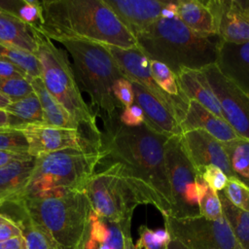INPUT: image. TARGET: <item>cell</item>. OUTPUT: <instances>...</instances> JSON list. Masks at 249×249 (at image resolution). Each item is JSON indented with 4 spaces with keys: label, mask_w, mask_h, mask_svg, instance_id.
I'll return each instance as SVG.
<instances>
[{
    "label": "cell",
    "mask_w": 249,
    "mask_h": 249,
    "mask_svg": "<svg viewBox=\"0 0 249 249\" xmlns=\"http://www.w3.org/2000/svg\"><path fill=\"white\" fill-rule=\"evenodd\" d=\"M119 114L103 119L102 157L96 169H107L124 179L138 195L142 204L154 205L169 216L172 197L165 168L164 146L169 138L148 124L128 127Z\"/></svg>",
    "instance_id": "obj_1"
},
{
    "label": "cell",
    "mask_w": 249,
    "mask_h": 249,
    "mask_svg": "<svg viewBox=\"0 0 249 249\" xmlns=\"http://www.w3.org/2000/svg\"><path fill=\"white\" fill-rule=\"evenodd\" d=\"M36 26L53 41L87 40L121 49H138L132 33L103 0H44Z\"/></svg>",
    "instance_id": "obj_2"
},
{
    "label": "cell",
    "mask_w": 249,
    "mask_h": 249,
    "mask_svg": "<svg viewBox=\"0 0 249 249\" xmlns=\"http://www.w3.org/2000/svg\"><path fill=\"white\" fill-rule=\"evenodd\" d=\"M134 37L144 55L175 75L185 69L200 71L217 61L220 38L197 34L176 17L160 18Z\"/></svg>",
    "instance_id": "obj_3"
},
{
    "label": "cell",
    "mask_w": 249,
    "mask_h": 249,
    "mask_svg": "<svg viewBox=\"0 0 249 249\" xmlns=\"http://www.w3.org/2000/svg\"><path fill=\"white\" fill-rule=\"evenodd\" d=\"M17 200L62 249H73L79 243L92 212L87 195L81 190H53Z\"/></svg>",
    "instance_id": "obj_4"
},
{
    "label": "cell",
    "mask_w": 249,
    "mask_h": 249,
    "mask_svg": "<svg viewBox=\"0 0 249 249\" xmlns=\"http://www.w3.org/2000/svg\"><path fill=\"white\" fill-rule=\"evenodd\" d=\"M72 58L74 74L81 90L86 91L103 119L123 110L115 99L112 88L116 80L124 78L115 59L102 44L87 40L59 42Z\"/></svg>",
    "instance_id": "obj_5"
},
{
    "label": "cell",
    "mask_w": 249,
    "mask_h": 249,
    "mask_svg": "<svg viewBox=\"0 0 249 249\" xmlns=\"http://www.w3.org/2000/svg\"><path fill=\"white\" fill-rule=\"evenodd\" d=\"M29 26L36 41V56L41 65V79L46 89L84 130L101 138L95 114L83 98L67 52L56 47L35 25Z\"/></svg>",
    "instance_id": "obj_6"
},
{
    "label": "cell",
    "mask_w": 249,
    "mask_h": 249,
    "mask_svg": "<svg viewBox=\"0 0 249 249\" xmlns=\"http://www.w3.org/2000/svg\"><path fill=\"white\" fill-rule=\"evenodd\" d=\"M101 157V149H66L34 159V166L21 197L60 189L84 191L95 173Z\"/></svg>",
    "instance_id": "obj_7"
},
{
    "label": "cell",
    "mask_w": 249,
    "mask_h": 249,
    "mask_svg": "<svg viewBox=\"0 0 249 249\" xmlns=\"http://www.w3.org/2000/svg\"><path fill=\"white\" fill-rule=\"evenodd\" d=\"M165 168L172 197L170 215L174 218L199 216V199L208 186L184 151L181 135L170 136L164 146Z\"/></svg>",
    "instance_id": "obj_8"
},
{
    "label": "cell",
    "mask_w": 249,
    "mask_h": 249,
    "mask_svg": "<svg viewBox=\"0 0 249 249\" xmlns=\"http://www.w3.org/2000/svg\"><path fill=\"white\" fill-rule=\"evenodd\" d=\"M84 192L93 213L111 222L131 221L134 209L142 204L134 190L107 169H96Z\"/></svg>",
    "instance_id": "obj_9"
},
{
    "label": "cell",
    "mask_w": 249,
    "mask_h": 249,
    "mask_svg": "<svg viewBox=\"0 0 249 249\" xmlns=\"http://www.w3.org/2000/svg\"><path fill=\"white\" fill-rule=\"evenodd\" d=\"M164 229L170 239H176L188 249H239L224 216L207 220L202 216L174 218L163 216Z\"/></svg>",
    "instance_id": "obj_10"
},
{
    "label": "cell",
    "mask_w": 249,
    "mask_h": 249,
    "mask_svg": "<svg viewBox=\"0 0 249 249\" xmlns=\"http://www.w3.org/2000/svg\"><path fill=\"white\" fill-rule=\"evenodd\" d=\"M105 47L115 59L123 75L130 82L140 85L156 97L173 115L178 124H180L189 100L183 93L180 96H171L160 88L151 74L148 57L139 49H121L113 46Z\"/></svg>",
    "instance_id": "obj_11"
},
{
    "label": "cell",
    "mask_w": 249,
    "mask_h": 249,
    "mask_svg": "<svg viewBox=\"0 0 249 249\" xmlns=\"http://www.w3.org/2000/svg\"><path fill=\"white\" fill-rule=\"evenodd\" d=\"M13 129L19 130L25 136L28 154L33 159L66 149H101V138L83 129L54 127L44 123L28 124Z\"/></svg>",
    "instance_id": "obj_12"
},
{
    "label": "cell",
    "mask_w": 249,
    "mask_h": 249,
    "mask_svg": "<svg viewBox=\"0 0 249 249\" xmlns=\"http://www.w3.org/2000/svg\"><path fill=\"white\" fill-rule=\"evenodd\" d=\"M200 71L218 100L224 120L240 138L249 140V96L226 78L216 64Z\"/></svg>",
    "instance_id": "obj_13"
},
{
    "label": "cell",
    "mask_w": 249,
    "mask_h": 249,
    "mask_svg": "<svg viewBox=\"0 0 249 249\" xmlns=\"http://www.w3.org/2000/svg\"><path fill=\"white\" fill-rule=\"evenodd\" d=\"M181 142L196 171L202 167L214 165L220 168L229 179H235L222 142L212 135L200 129L189 130L181 134Z\"/></svg>",
    "instance_id": "obj_14"
},
{
    "label": "cell",
    "mask_w": 249,
    "mask_h": 249,
    "mask_svg": "<svg viewBox=\"0 0 249 249\" xmlns=\"http://www.w3.org/2000/svg\"><path fill=\"white\" fill-rule=\"evenodd\" d=\"M220 40L241 44L249 41V21L238 0H204Z\"/></svg>",
    "instance_id": "obj_15"
},
{
    "label": "cell",
    "mask_w": 249,
    "mask_h": 249,
    "mask_svg": "<svg viewBox=\"0 0 249 249\" xmlns=\"http://www.w3.org/2000/svg\"><path fill=\"white\" fill-rule=\"evenodd\" d=\"M118 18L135 36L162 17L167 1L103 0Z\"/></svg>",
    "instance_id": "obj_16"
},
{
    "label": "cell",
    "mask_w": 249,
    "mask_h": 249,
    "mask_svg": "<svg viewBox=\"0 0 249 249\" xmlns=\"http://www.w3.org/2000/svg\"><path fill=\"white\" fill-rule=\"evenodd\" d=\"M216 66L249 96V41L241 44L220 40Z\"/></svg>",
    "instance_id": "obj_17"
},
{
    "label": "cell",
    "mask_w": 249,
    "mask_h": 249,
    "mask_svg": "<svg viewBox=\"0 0 249 249\" xmlns=\"http://www.w3.org/2000/svg\"><path fill=\"white\" fill-rule=\"evenodd\" d=\"M0 214L12 220L20 230L26 249H62L50 232L27 212L18 201H8L0 206Z\"/></svg>",
    "instance_id": "obj_18"
},
{
    "label": "cell",
    "mask_w": 249,
    "mask_h": 249,
    "mask_svg": "<svg viewBox=\"0 0 249 249\" xmlns=\"http://www.w3.org/2000/svg\"><path fill=\"white\" fill-rule=\"evenodd\" d=\"M179 125L182 133L189 130L200 129L209 133L222 143L240 138L224 119L214 115L194 100H189L184 117Z\"/></svg>",
    "instance_id": "obj_19"
},
{
    "label": "cell",
    "mask_w": 249,
    "mask_h": 249,
    "mask_svg": "<svg viewBox=\"0 0 249 249\" xmlns=\"http://www.w3.org/2000/svg\"><path fill=\"white\" fill-rule=\"evenodd\" d=\"M134 103L143 111L146 124L158 133L168 137L181 135L182 130L173 115L151 93L135 82H131Z\"/></svg>",
    "instance_id": "obj_20"
},
{
    "label": "cell",
    "mask_w": 249,
    "mask_h": 249,
    "mask_svg": "<svg viewBox=\"0 0 249 249\" xmlns=\"http://www.w3.org/2000/svg\"><path fill=\"white\" fill-rule=\"evenodd\" d=\"M175 76L180 91L188 100L199 103L214 115L224 119L218 100L201 71L185 69Z\"/></svg>",
    "instance_id": "obj_21"
},
{
    "label": "cell",
    "mask_w": 249,
    "mask_h": 249,
    "mask_svg": "<svg viewBox=\"0 0 249 249\" xmlns=\"http://www.w3.org/2000/svg\"><path fill=\"white\" fill-rule=\"evenodd\" d=\"M34 166V159L13 161L0 167V206L21 197Z\"/></svg>",
    "instance_id": "obj_22"
},
{
    "label": "cell",
    "mask_w": 249,
    "mask_h": 249,
    "mask_svg": "<svg viewBox=\"0 0 249 249\" xmlns=\"http://www.w3.org/2000/svg\"><path fill=\"white\" fill-rule=\"evenodd\" d=\"M29 82L42 106L43 123L45 124L61 128L83 129L69 112L48 91L41 77L32 79Z\"/></svg>",
    "instance_id": "obj_23"
},
{
    "label": "cell",
    "mask_w": 249,
    "mask_h": 249,
    "mask_svg": "<svg viewBox=\"0 0 249 249\" xmlns=\"http://www.w3.org/2000/svg\"><path fill=\"white\" fill-rule=\"evenodd\" d=\"M0 44L36 54L37 45L30 26L18 16L0 11Z\"/></svg>",
    "instance_id": "obj_24"
},
{
    "label": "cell",
    "mask_w": 249,
    "mask_h": 249,
    "mask_svg": "<svg viewBox=\"0 0 249 249\" xmlns=\"http://www.w3.org/2000/svg\"><path fill=\"white\" fill-rule=\"evenodd\" d=\"M176 14L192 31L203 36H217L212 15L204 0H176Z\"/></svg>",
    "instance_id": "obj_25"
},
{
    "label": "cell",
    "mask_w": 249,
    "mask_h": 249,
    "mask_svg": "<svg viewBox=\"0 0 249 249\" xmlns=\"http://www.w3.org/2000/svg\"><path fill=\"white\" fill-rule=\"evenodd\" d=\"M4 110L9 117L8 128H17L28 124L43 123L42 106L35 93L16 101H11Z\"/></svg>",
    "instance_id": "obj_26"
},
{
    "label": "cell",
    "mask_w": 249,
    "mask_h": 249,
    "mask_svg": "<svg viewBox=\"0 0 249 249\" xmlns=\"http://www.w3.org/2000/svg\"><path fill=\"white\" fill-rule=\"evenodd\" d=\"M218 196L223 216L229 224L239 247L241 249H249V212L232 205L222 192L218 193Z\"/></svg>",
    "instance_id": "obj_27"
},
{
    "label": "cell",
    "mask_w": 249,
    "mask_h": 249,
    "mask_svg": "<svg viewBox=\"0 0 249 249\" xmlns=\"http://www.w3.org/2000/svg\"><path fill=\"white\" fill-rule=\"evenodd\" d=\"M222 144L235 179L249 189V140L237 138Z\"/></svg>",
    "instance_id": "obj_28"
},
{
    "label": "cell",
    "mask_w": 249,
    "mask_h": 249,
    "mask_svg": "<svg viewBox=\"0 0 249 249\" xmlns=\"http://www.w3.org/2000/svg\"><path fill=\"white\" fill-rule=\"evenodd\" d=\"M0 59L9 61L20 68L26 74L28 81L41 77V65L34 53L0 44Z\"/></svg>",
    "instance_id": "obj_29"
},
{
    "label": "cell",
    "mask_w": 249,
    "mask_h": 249,
    "mask_svg": "<svg viewBox=\"0 0 249 249\" xmlns=\"http://www.w3.org/2000/svg\"><path fill=\"white\" fill-rule=\"evenodd\" d=\"M149 66L154 80L164 92L171 96H180L182 94L176 81V76L169 67L162 62L153 59H149Z\"/></svg>",
    "instance_id": "obj_30"
},
{
    "label": "cell",
    "mask_w": 249,
    "mask_h": 249,
    "mask_svg": "<svg viewBox=\"0 0 249 249\" xmlns=\"http://www.w3.org/2000/svg\"><path fill=\"white\" fill-rule=\"evenodd\" d=\"M107 221V232L104 239L98 243L97 249H124V234L130 229L131 221Z\"/></svg>",
    "instance_id": "obj_31"
},
{
    "label": "cell",
    "mask_w": 249,
    "mask_h": 249,
    "mask_svg": "<svg viewBox=\"0 0 249 249\" xmlns=\"http://www.w3.org/2000/svg\"><path fill=\"white\" fill-rule=\"evenodd\" d=\"M0 91L10 98L11 101H16L34 93L30 82L27 79L1 78L0 77Z\"/></svg>",
    "instance_id": "obj_32"
},
{
    "label": "cell",
    "mask_w": 249,
    "mask_h": 249,
    "mask_svg": "<svg viewBox=\"0 0 249 249\" xmlns=\"http://www.w3.org/2000/svg\"><path fill=\"white\" fill-rule=\"evenodd\" d=\"M222 193L232 205L249 212V189L239 180L229 179Z\"/></svg>",
    "instance_id": "obj_33"
},
{
    "label": "cell",
    "mask_w": 249,
    "mask_h": 249,
    "mask_svg": "<svg viewBox=\"0 0 249 249\" xmlns=\"http://www.w3.org/2000/svg\"><path fill=\"white\" fill-rule=\"evenodd\" d=\"M0 150L17 153H28V144L25 136L19 130L13 128H1Z\"/></svg>",
    "instance_id": "obj_34"
},
{
    "label": "cell",
    "mask_w": 249,
    "mask_h": 249,
    "mask_svg": "<svg viewBox=\"0 0 249 249\" xmlns=\"http://www.w3.org/2000/svg\"><path fill=\"white\" fill-rule=\"evenodd\" d=\"M199 216L204 217L207 220H218L223 217L221 202L218 196V193L214 192L211 188H207L198 203Z\"/></svg>",
    "instance_id": "obj_35"
},
{
    "label": "cell",
    "mask_w": 249,
    "mask_h": 249,
    "mask_svg": "<svg viewBox=\"0 0 249 249\" xmlns=\"http://www.w3.org/2000/svg\"><path fill=\"white\" fill-rule=\"evenodd\" d=\"M18 18L28 25L39 26L43 22L42 3L37 0H22Z\"/></svg>",
    "instance_id": "obj_36"
},
{
    "label": "cell",
    "mask_w": 249,
    "mask_h": 249,
    "mask_svg": "<svg viewBox=\"0 0 249 249\" xmlns=\"http://www.w3.org/2000/svg\"><path fill=\"white\" fill-rule=\"evenodd\" d=\"M197 173L207 184V186L216 193L222 192L229 180L227 175L220 168L214 165L202 167L197 171Z\"/></svg>",
    "instance_id": "obj_37"
},
{
    "label": "cell",
    "mask_w": 249,
    "mask_h": 249,
    "mask_svg": "<svg viewBox=\"0 0 249 249\" xmlns=\"http://www.w3.org/2000/svg\"><path fill=\"white\" fill-rule=\"evenodd\" d=\"M112 91L115 99L124 108H127L134 103V96L131 82L125 77L115 81Z\"/></svg>",
    "instance_id": "obj_38"
},
{
    "label": "cell",
    "mask_w": 249,
    "mask_h": 249,
    "mask_svg": "<svg viewBox=\"0 0 249 249\" xmlns=\"http://www.w3.org/2000/svg\"><path fill=\"white\" fill-rule=\"evenodd\" d=\"M139 238L136 241V249H167V244L160 242L155 235L154 230H151L146 225H141L138 228Z\"/></svg>",
    "instance_id": "obj_39"
},
{
    "label": "cell",
    "mask_w": 249,
    "mask_h": 249,
    "mask_svg": "<svg viewBox=\"0 0 249 249\" xmlns=\"http://www.w3.org/2000/svg\"><path fill=\"white\" fill-rule=\"evenodd\" d=\"M119 121L128 127H136L145 124V117L142 109L135 103L127 108H124L119 114Z\"/></svg>",
    "instance_id": "obj_40"
},
{
    "label": "cell",
    "mask_w": 249,
    "mask_h": 249,
    "mask_svg": "<svg viewBox=\"0 0 249 249\" xmlns=\"http://www.w3.org/2000/svg\"><path fill=\"white\" fill-rule=\"evenodd\" d=\"M21 235L18 227L9 218L0 214V242Z\"/></svg>",
    "instance_id": "obj_41"
},
{
    "label": "cell",
    "mask_w": 249,
    "mask_h": 249,
    "mask_svg": "<svg viewBox=\"0 0 249 249\" xmlns=\"http://www.w3.org/2000/svg\"><path fill=\"white\" fill-rule=\"evenodd\" d=\"M0 77L1 78H15V79H27L26 74L17 65L0 59ZM28 80V79H27Z\"/></svg>",
    "instance_id": "obj_42"
},
{
    "label": "cell",
    "mask_w": 249,
    "mask_h": 249,
    "mask_svg": "<svg viewBox=\"0 0 249 249\" xmlns=\"http://www.w3.org/2000/svg\"><path fill=\"white\" fill-rule=\"evenodd\" d=\"M30 159H33V158L28 153H17V152L0 150V167H3L13 161L26 160Z\"/></svg>",
    "instance_id": "obj_43"
},
{
    "label": "cell",
    "mask_w": 249,
    "mask_h": 249,
    "mask_svg": "<svg viewBox=\"0 0 249 249\" xmlns=\"http://www.w3.org/2000/svg\"><path fill=\"white\" fill-rule=\"evenodd\" d=\"M0 249H26L25 240L22 235H18L0 242Z\"/></svg>",
    "instance_id": "obj_44"
},
{
    "label": "cell",
    "mask_w": 249,
    "mask_h": 249,
    "mask_svg": "<svg viewBox=\"0 0 249 249\" xmlns=\"http://www.w3.org/2000/svg\"><path fill=\"white\" fill-rule=\"evenodd\" d=\"M98 243L89 235V224L82 239L73 249H97Z\"/></svg>",
    "instance_id": "obj_45"
},
{
    "label": "cell",
    "mask_w": 249,
    "mask_h": 249,
    "mask_svg": "<svg viewBox=\"0 0 249 249\" xmlns=\"http://www.w3.org/2000/svg\"><path fill=\"white\" fill-rule=\"evenodd\" d=\"M124 249H136L135 244L132 240L130 229L126 230L124 234Z\"/></svg>",
    "instance_id": "obj_46"
},
{
    "label": "cell",
    "mask_w": 249,
    "mask_h": 249,
    "mask_svg": "<svg viewBox=\"0 0 249 249\" xmlns=\"http://www.w3.org/2000/svg\"><path fill=\"white\" fill-rule=\"evenodd\" d=\"M9 117L4 109H0V128H8Z\"/></svg>",
    "instance_id": "obj_47"
},
{
    "label": "cell",
    "mask_w": 249,
    "mask_h": 249,
    "mask_svg": "<svg viewBox=\"0 0 249 249\" xmlns=\"http://www.w3.org/2000/svg\"><path fill=\"white\" fill-rule=\"evenodd\" d=\"M167 249H188L184 244L176 239H170L167 244Z\"/></svg>",
    "instance_id": "obj_48"
},
{
    "label": "cell",
    "mask_w": 249,
    "mask_h": 249,
    "mask_svg": "<svg viewBox=\"0 0 249 249\" xmlns=\"http://www.w3.org/2000/svg\"><path fill=\"white\" fill-rule=\"evenodd\" d=\"M10 103H11L10 98L0 91V109H5Z\"/></svg>",
    "instance_id": "obj_49"
},
{
    "label": "cell",
    "mask_w": 249,
    "mask_h": 249,
    "mask_svg": "<svg viewBox=\"0 0 249 249\" xmlns=\"http://www.w3.org/2000/svg\"><path fill=\"white\" fill-rule=\"evenodd\" d=\"M242 10H243V13H244V16L246 17L247 20L249 21V0H245V1H238Z\"/></svg>",
    "instance_id": "obj_50"
},
{
    "label": "cell",
    "mask_w": 249,
    "mask_h": 249,
    "mask_svg": "<svg viewBox=\"0 0 249 249\" xmlns=\"http://www.w3.org/2000/svg\"><path fill=\"white\" fill-rule=\"evenodd\" d=\"M239 249H241V248H240V247H239Z\"/></svg>",
    "instance_id": "obj_51"
},
{
    "label": "cell",
    "mask_w": 249,
    "mask_h": 249,
    "mask_svg": "<svg viewBox=\"0 0 249 249\" xmlns=\"http://www.w3.org/2000/svg\"><path fill=\"white\" fill-rule=\"evenodd\" d=\"M0 129H1V128H0Z\"/></svg>",
    "instance_id": "obj_52"
}]
</instances>
